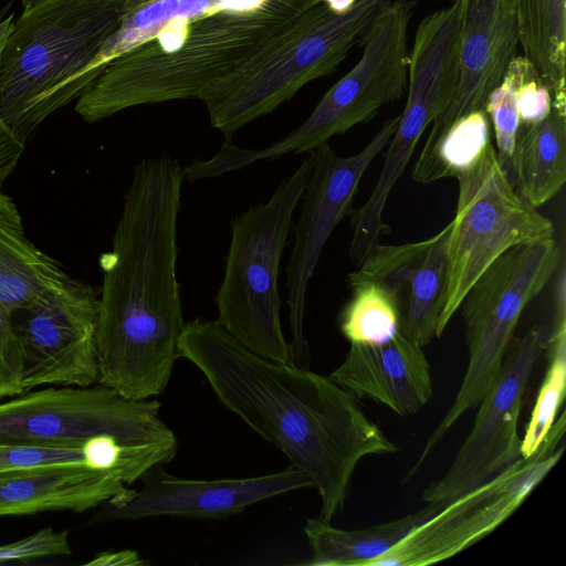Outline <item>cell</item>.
Listing matches in <instances>:
<instances>
[{
    "label": "cell",
    "mask_w": 566,
    "mask_h": 566,
    "mask_svg": "<svg viewBox=\"0 0 566 566\" xmlns=\"http://www.w3.org/2000/svg\"><path fill=\"white\" fill-rule=\"evenodd\" d=\"M97 319V292L74 277L18 312L13 327L23 359V391L98 382Z\"/></svg>",
    "instance_id": "cell-14"
},
{
    "label": "cell",
    "mask_w": 566,
    "mask_h": 566,
    "mask_svg": "<svg viewBox=\"0 0 566 566\" xmlns=\"http://www.w3.org/2000/svg\"><path fill=\"white\" fill-rule=\"evenodd\" d=\"M491 122L484 109L458 118L438 142L431 161L420 179L429 184L447 177H459L481 157L490 138Z\"/></svg>",
    "instance_id": "cell-27"
},
{
    "label": "cell",
    "mask_w": 566,
    "mask_h": 566,
    "mask_svg": "<svg viewBox=\"0 0 566 566\" xmlns=\"http://www.w3.org/2000/svg\"><path fill=\"white\" fill-rule=\"evenodd\" d=\"M518 44L515 0H463L458 84L430 124L412 170L415 181H420L446 130L461 116L484 108L489 94L516 56Z\"/></svg>",
    "instance_id": "cell-16"
},
{
    "label": "cell",
    "mask_w": 566,
    "mask_h": 566,
    "mask_svg": "<svg viewBox=\"0 0 566 566\" xmlns=\"http://www.w3.org/2000/svg\"><path fill=\"white\" fill-rule=\"evenodd\" d=\"M523 56L566 111V0H515Z\"/></svg>",
    "instance_id": "cell-24"
},
{
    "label": "cell",
    "mask_w": 566,
    "mask_h": 566,
    "mask_svg": "<svg viewBox=\"0 0 566 566\" xmlns=\"http://www.w3.org/2000/svg\"><path fill=\"white\" fill-rule=\"evenodd\" d=\"M399 115L384 122L357 154L344 157L328 143L308 155L312 171L302 196L301 212L285 269L291 347L295 361H306L308 343L304 332L306 294L321 254L338 223L353 210L359 182L377 155L388 145Z\"/></svg>",
    "instance_id": "cell-12"
},
{
    "label": "cell",
    "mask_w": 566,
    "mask_h": 566,
    "mask_svg": "<svg viewBox=\"0 0 566 566\" xmlns=\"http://www.w3.org/2000/svg\"><path fill=\"white\" fill-rule=\"evenodd\" d=\"M137 552L130 549H123L118 552H103L96 555L93 559L86 562L84 565L95 566H135L145 565Z\"/></svg>",
    "instance_id": "cell-33"
},
{
    "label": "cell",
    "mask_w": 566,
    "mask_h": 566,
    "mask_svg": "<svg viewBox=\"0 0 566 566\" xmlns=\"http://www.w3.org/2000/svg\"><path fill=\"white\" fill-rule=\"evenodd\" d=\"M25 144L0 116V189L18 166Z\"/></svg>",
    "instance_id": "cell-32"
},
{
    "label": "cell",
    "mask_w": 566,
    "mask_h": 566,
    "mask_svg": "<svg viewBox=\"0 0 566 566\" xmlns=\"http://www.w3.org/2000/svg\"><path fill=\"white\" fill-rule=\"evenodd\" d=\"M416 4L415 0L387 1L360 43L364 49L357 64L324 94L296 128L259 149L241 148L232 139H224L213 156L190 163V177L216 178L259 160L313 151L400 99L407 88L408 30Z\"/></svg>",
    "instance_id": "cell-4"
},
{
    "label": "cell",
    "mask_w": 566,
    "mask_h": 566,
    "mask_svg": "<svg viewBox=\"0 0 566 566\" xmlns=\"http://www.w3.org/2000/svg\"><path fill=\"white\" fill-rule=\"evenodd\" d=\"M528 63L523 55H516L511 61L502 82L489 94L483 108L493 125L497 160L510 179L521 125L516 88Z\"/></svg>",
    "instance_id": "cell-28"
},
{
    "label": "cell",
    "mask_w": 566,
    "mask_h": 566,
    "mask_svg": "<svg viewBox=\"0 0 566 566\" xmlns=\"http://www.w3.org/2000/svg\"><path fill=\"white\" fill-rule=\"evenodd\" d=\"M457 179L459 195L447 242L444 302L436 337L493 261L511 248L554 237L553 222L520 196L492 143Z\"/></svg>",
    "instance_id": "cell-9"
},
{
    "label": "cell",
    "mask_w": 566,
    "mask_h": 566,
    "mask_svg": "<svg viewBox=\"0 0 566 566\" xmlns=\"http://www.w3.org/2000/svg\"><path fill=\"white\" fill-rule=\"evenodd\" d=\"M42 0H22L23 10L30 9Z\"/></svg>",
    "instance_id": "cell-36"
},
{
    "label": "cell",
    "mask_w": 566,
    "mask_h": 566,
    "mask_svg": "<svg viewBox=\"0 0 566 566\" xmlns=\"http://www.w3.org/2000/svg\"><path fill=\"white\" fill-rule=\"evenodd\" d=\"M516 98L521 125L536 124L551 113L552 94L531 63L518 81Z\"/></svg>",
    "instance_id": "cell-31"
},
{
    "label": "cell",
    "mask_w": 566,
    "mask_h": 566,
    "mask_svg": "<svg viewBox=\"0 0 566 566\" xmlns=\"http://www.w3.org/2000/svg\"><path fill=\"white\" fill-rule=\"evenodd\" d=\"M308 1H311L312 3H319V2H322L323 0H308Z\"/></svg>",
    "instance_id": "cell-37"
},
{
    "label": "cell",
    "mask_w": 566,
    "mask_h": 566,
    "mask_svg": "<svg viewBox=\"0 0 566 566\" xmlns=\"http://www.w3.org/2000/svg\"><path fill=\"white\" fill-rule=\"evenodd\" d=\"M450 228L451 223L429 238L427 245L402 270L409 293L399 329L422 347L436 337L443 308Z\"/></svg>",
    "instance_id": "cell-25"
},
{
    "label": "cell",
    "mask_w": 566,
    "mask_h": 566,
    "mask_svg": "<svg viewBox=\"0 0 566 566\" xmlns=\"http://www.w3.org/2000/svg\"><path fill=\"white\" fill-rule=\"evenodd\" d=\"M329 377L356 397L369 398L407 417L432 397L431 370L422 346L400 329L380 343H350Z\"/></svg>",
    "instance_id": "cell-18"
},
{
    "label": "cell",
    "mask_w": 566,
    "mask_h": 566,
    "mask_svg": "<svg viewBox=\"0 0 566 566\" xmlns=\"http://www.w3.org/2000/svg\"><path fill=\"white\" fill-rule=\"evenodd\" d=\"M135 489L111 471L84 464H45L0 473V517L41 512L82 513L127 500Z\"/></svg>",
    "instance_id": "cell-19"
},
{
    "label": "cell",
    "mask_w": 566,
    "mask_h": 566,
    "mask_svg": "<svg viewBox=\"0 0 566 566\" xmlns=\"http://www.w3.org/2000/svg\"><path fill=\"white\" fill-rule=\"evenodd\" d=\"M142 488L125 501L105 503L91 523L136 521L175 516L220 518L242 513L248 507L300 489L312 488L308 476L286 469L250 478L193 480L176 476L157 465L140 479Z\"/></svg>",
    "instance_id": "cell-15"
},
{
    "label": "cell",
    "mask_w": 566,
    "mask_h": 566,
    "mask_svg": "<svg viewBox=\"0 0 566 566\" xmlns=\"http://www.w3.org/2000/svg\"><path fill=\"white\" fill-rule=\"evenodd\" d=\"M148 0H42L23 10L0 59V116L27 143L35 108Z\"/></svg>",
    "instance_id": "cell-6"
},
{
    "label": "cell",
    "mask_w": 566,
    "mask_h": 566,
    "mask_svg": "<svg viewBox=\"0 0 566 566\" xmlns=\"http://www.w3.org/2000/svg\"><path fill=\"white\" fill-rule=\"evenodd\" d=\"M563 260L554 237L520 244L493 261L472 284L461 303L468 368L453 402L429 436L408 475L421 469L454 423L489 391L524 308L555 275Z\"/></svg>",
    "instance_id": "cell-8"
},
{
    "label": "cell",
    "mask_w": 566,
    "mask_h": 566,
    "mask_svg": "<svg viewBox=\"0 0 566 566\" xmlns=\"http://www.w3.org/2000/svg\"><path fill=\"white\" fill-rule=\"evenodd\" d=\"M72 279L57 260L30 240L18 206L0 190V400L23 391L14 316Z\"/></svg>",
    "instance_id": "cell-17"
},
{
    "label": "cell",
    "mask_w": 566,
    "mask_h": 566,
    "mask_svg": "<svg viewBox=\"0 0 566 566\" xmlns=\"http://www.w3.org/2000/svg\"><path fill=\"white\" fill-rule=\"evenodd\" d=\"M13 14L0 20V59L13 28Z\"/></svg>",
    "instance_id": "cell-34"
},
{
    "label": "cell",
    "mask_w": 566,
    "mask_h": 566,
    "mask_svg": "<svg viewBox=\"0 0 566 566\" xmlns=\"http://www.w3.org/2000/svg\"><path fill=\"white\" fill-rule=\"evenodd\" d=\"M180 354L202 373L228 410L308 476L321 499L323 521L342 513L363 458L398 451L356 396L329 376L264 358L217 321L187 322Z\"/></svg>",
    "instance_id": "cell-1"
},
{
    "label": "cell",
    "mask_w": 566,
    "mask_h": 566,
    "mask_svg": "<svg viewBox=\"0 0 566 566\" xmlns=\"http://www.w3.org/2000/svg\"><path fill=\"white\" fill-rule=\"evenodd\" d=\"M548 336L549 329L535 325L512 339L496 378L478 403L469 436L446 473L423 491L427 504H444L489 481L522 457L518 418Z\"/></svg>",
    "instance_id": "cell-13"
},
{
    "label": "cell",
    "mask_w": 566,
    "mask_h": 566,
    "mask_svg": "<svg viewBox=\"0 0 566 566\" xmlns=\"http://www.w3.org/2000/svg\"><path fill=\"white\" fill-rule=\"evenodd\" d=\"M324 1L336 13H344V12L349 11L356 2V0H324Z\"/></svg>",
    "instance_id": "cell-35"
},
{
    "label": "cell",
    "mask_w": 566,
    "mask_h": 566,
    "mask_svg": "<svg viewBox=\"0 0 566 566\" xmlns=\"http://www.w3.org/2000/svg\"><path fill=\"white\" fill-rule=\"evenodd\" d=\"M352 297L339 315V329L350 343H380L400 327L399 292L405 281L392 261L359 266L347 276Z\"/></svg>",
    "instance_id": "cell-22"
},
{
    "label": "cell",
    "mask_w": 566,
    "mask_h": 566,
    "mask_svg": "<svg viewBox=\"0 0 566 566\" xmlns=\"http://www.w3.org/2000/svg\"><path fill=\"white\" fill-rule=\"evenodd\" d=\"M388 0H356L344 13L323 0L280 41L199 96L210 124L224 139L292 98L305 84L328 75L360 44Z\"/></svg>",
    "instance_id": "cell-5"
},
{
    "label": "cell",
    "mask_w": 566,
    "mask_h": 566,
    "mask_svg": "<svg viewBox=\"0 0 566 566\" xmlns=\"http://www.w3.org/2000/svg\"><path fill=\"white\" fill-rule=\"evenodd\" d=\"M310 8L300 0H264L252 9H220L192 19L171 49L153 39L108 63L74 111L95 123L135 106L198 99L286 35Z\"/></svg>",
    "instance_id": "cell-3"
},
{
    "label": "cell",
    "mask_w": 566,
    "mask_h": 566,
    "mask_svg": "<svg viewBox=\"0 0 566 566\" xmlns=\"http://www.w3.org/2000/svg\"><path fill=\"white\" fill-rule=\"evenodd\" d=\"M554 286L555 322L545 352L549 364L541 385L525 434L521 440V455H532L542 444L556 420L566 388V276L556 274Z\"/></svg>",
    "instance_id": "cell-26"
},
{
    "label": "cell",
    "mask_w": 566,
    "mask_h": 566,
    "mask_svg": "<svg viewBox=\"0 0 566 566\" xmlns=\"http://www.w3.org/2000/svg\"><path fill=\"white\" fill-rule=\"evenodd\" d=\"M311 171L308 155L266 202L231 219L224 274L216 295V321L251 352L284 364L296 361L282 331L277 280L293 214Z\"/></svg>",
    "instance_id": "cell-7"
},
{
    "label": "cell",
    "mask_w": 566,
    "mask_h": 566,
    "mask_svg": "<svg viewBox=\"0 0 566 566\" xmlns=\"http://www.w3.org/2000/svg\"><path fill=\"white\" fill-rule=\"evenodd\" d=\"M563 412L539 448L483 484L442 504L371 566H422L448 559L484 538L506 521L563 454Z\"/></svg>",
    "instance_id": "cell-11"
},
{
    "label": "cell",
    "mask_w": 566,
    "mask_h": 566,
    "mask_svg": "<svg viewBox=\"0 0 566 566\" xmlns=\"http://www.w3.org/2000/svg\"><path fill=\"white\" fill-rule=\"evenodd\" d=\"M511 181L535 208L560 191L566 181V111L552 104L546 118L520 126Z\"/></svg>",
    "instance_id": "cell-21"
},
{
    "label": "cell",
    "mask_w": 566,
    "mask_h": 566,
    "mask_svg": "<svg viewBox=\"0 0 566 566\" xmlns=\"http://www.w3.org/2000/svg\"><path fill=\"white\" fill-rule=\"evenodd\" d=\"M264 0H148L129 13L96 55L39 104L33 119L42 124L51 114L76 101L103 69L116 57L156 38L175 21H190L220 9L247 10Z\"/></svg>",
    "instance_id": "cell-20"
},
{
    "label": "cell",
    "mask_w": 566,
    "mask_h": 566,
    "mask_svg": "<svg viewBox=\"0 0 566 566\" xmlns=\"http://www.w3.org/2000/svg\"><path fill=\"white\" fill-rule=\"evenodd\" d=\"M156 399L134 400L96 382L22 391L0 402V442L83 447L102 434L170 439Z\"/></svg>",
    "instance_id": "cell-10"
},
{
    "label": "cell",
    "mask_w": 566,
    "mask_h": 566,
    "mask_svg": "<svg viewBox=\"0 0 566 566\" xmlns=\"http://www.w3.org/2000/svg\"><path fill=\"white\" fill-rule=\"evenodd\" d=\"M441 505L428 504L424 509L403 517L360 530H340L318 517L308 518L304 525V533L312 551L308 564L371 566Z\"/></svg>",
    "instance_id": "cell-23"
},
{
    "label": "cell",
    "mask_w": 566,
    "mask_h": 566,
    "mask_svg": "<svg viewBox=\"0 0 566 566\" xmlns=\"http://www.w3.org/2000/svg\"><path fill=\"white\" fill-rule=\"evenodd\" d=\"M72 553L69 532L41 528L23 538L0 545V564L29 563Z\"/></svg>",
    "instance_id": "cell-30"
},
{
    "label": "cell",
    "mask_w": 566,
    "mask_h": 566,
    "mask_svg": "<svg viewBox=\"0 0 566 566\" xmlns=\"http://www.w3.org/2000/svg\"><path fill=\"white\" fill-rule=\"evenodd\" d=\"M45 464H84L93 468L84 446L74 448L0 442V473Z\"/></svg>",
    "instance_id": "cell-29"
},
{
    "label": "cell",
    "mask_w": 566,
    "mask_h": 566,
    "mask_svg": "<svg viewBox=\"0 0 566 566\" xmlns=\"http://www.w3.org/2000/svg\"><path fill=\"white\" fill-rule=\"evenodd\" d=\"M184 180V167L167 153L137 163L112 249L98 260V382L134 400L163 394L181 358L176 265Z\"/></svg>",
    "instance_id": "cell-2"
}]
</instances>
